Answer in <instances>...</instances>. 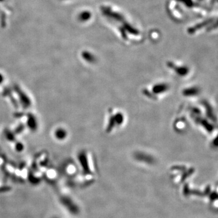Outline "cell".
Here are the masks:
<instances>
[{
    "instance_id": "cell-1",
    "label": "cell",
    "mask_w": 218,
    "mask_h": 218,
    "mask_svg": "<svg viewBox=\"0 0 218 218\" xmlns=\"http://www.w3.org/2000/svg\"><path fill=\"white\" fill-rule=\"evenodd\" d=\"M125 116L122 112L112 109L109 112L106 132H112L114 129H120L125 123Z\"/></svg>"
},
{
    "instance_id": "cell-2",
    "label": "cell",
    "mask_w": 218,
    "mask_h": 218,
    "mask_svg": "<svg viewBox=\"0 0 218 218\" xmlns=\"http://www.w3.org/2000/svg\"><path fill=\"white\" fill-rule=\"evenodd\" d=\"M151 89L153 96L155 94L156 95H160L161 96V95L165 94V93H167V92H168V90H169V86L167 84L163 83L155 84L151 86Z\"/></svg>"
},
{
    "instance_id": "cell-3",
    "label": "cell",
    "mask_w": 218,
    "mask_h": 218,
    "mask_svg": "<svg viewBox=\"0 0 218 218\" xmlns=\"http://www.w3.org/2000/svg\"><path fill=\"white\" fill-rule=\"evenodd\" d=\"M168 67L173 72H174L175 74L178 77H181V78H182V79H184V77L186 76L188 74V72H190L189 69L187 67H185V66L184 67L176 66L174 64H172L171 63H170V64L168 63Z\"/></svg>"
}]
</instances>
